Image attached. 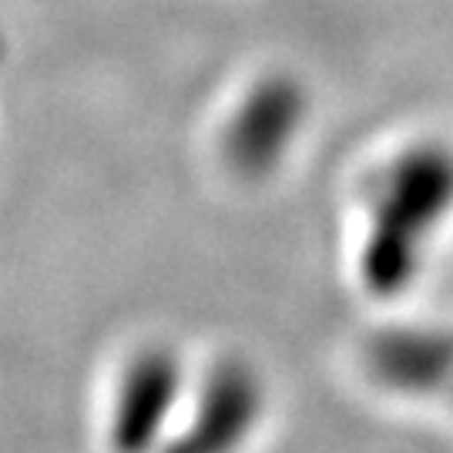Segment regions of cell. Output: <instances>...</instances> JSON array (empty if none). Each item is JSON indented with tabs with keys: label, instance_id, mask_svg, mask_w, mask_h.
<instances>
[{
	"label": "cell",
	"instance_id": "3",
	"mask_svg": "<svg viewBox=\"0 0 453 453\" xmlns=\"http://www.w3.org/2000/svg\"><path fill=\"white\" fill-rule=\"evenodd\" d=\"M265 410L259 372L239 359H226L202 383L188 423L168 434L155 453H239L256 434Z\"/></svg>",
	"mask_w": 453,
	"mask_h": 453
},
{
	"label": "cell",
	"instance_id": "2",
	"mask_svg": "<svg viewBox=\"0 0 453 453\" xmlns=\"http://www.w3.org/2000/svg\"><path fill=\"white\" fill-rule=\"evenodd\" d=\"M185 393V366L175 349L148 346L128 359L108 413V450L155 453L172 434Z\"/></svg>",
	"mask_w": 453,
	"mask_h": 453
},
{
	"label": "cell",
	"instance_id": "1",
	"mask_svg": "<svg viewBox=\"0 0 453 453\" xmlns=\"http://www.w3.org/2000/svg\"><path fill=\"white\" fill-rule=\"evenodd\" d=\"M450 209L453 162L447 155L417 151L389 172L359 252V275L370 296L396 299L417 282L430 235Z\"/></svg>",
	"mask_w": 453,
	"mask_h": 453
},
{
	"label": "cell",
	"instance_id": "4",
	"mask_svg": "<svg viewBox=\"0 0 453 453\" xmlns=\"http://www.w3.org/2000/svg\"><path fill=\"white\" fill-rule=\"evenodd\" d=\"M370 370L396 393H430L453 376V336L434 329H389L370 346Z\"/></svg>",
	"mask_w": 453,
	"mask_h": 453
}]
</instances>
